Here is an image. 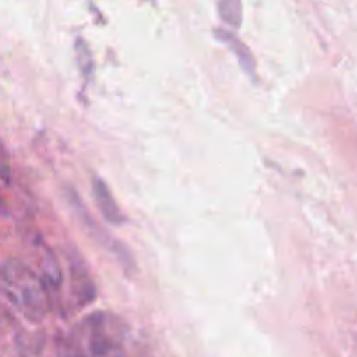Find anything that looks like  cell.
Listing matches in <instances>:
<instances>
[{
	"instance_id": "obj_6",
	"label": "cell",
	"mask_w": 357,
	"mask_h": 357,
	"mask_svg": "<svg viewBox=\"0 0 357 357\" xmlns=\"http://www.w3.org/2000/svg\"><path fill=\"white\" fill-rule=\"evenodd\" d=\"M216 37H218V40H222L223 44H225L227 47L236 54L237 61H239V65L243 66L244 72L255 79V77H257V61H255V56L253 52H251V49L248 47L244 42H241L232 31L218 30L216 31Z\"/></svg>"
},
{
	"instance_id": "obj_11",
	"label": "cell",
	"mask_w": 357,
	"mask_h": 357,
	"mask_svg": "<svg viewBox=\"0 0 357 357\" xmlns=\"http://www.w3.org/2000/svg\"><path fill=\"white\" fill-rule=\"evenodd\" d=\"M6 213H7V208H6V202H3L2 195H0V216H2V215H6Z\"/></svg>"
},
{
	"instance_id": "obj_12",
	"label": "cell",
	"mask_w": 357,
	"mask_h": 357,
	"mask_svg": "<svg viewBox=\"0 0 357 357\" xmlns=\"http://www.w3.org/2000/svg\"><path fill=\"white\" fill-rule=\"evenodd\" d=\"M105 357H121V356H117V354H114V356H110V354H108V356H105Z\"/></svg>"
},
{
	"instance_id": "obj_5",
	"label": "cell",
	"mask_w": 357,
	"mask_h": 357,
	"mask_svg": "<svg viewBox=\"0 0 357 357\" xmlns=\"http://www.w3.org/2000/svg\"><path fill=\"white\" fill-rule=\"evenodd\" d=\"M93 195L98 209H100V213L108 223H112V225H122L126 222L124 213L121 211L114 194H112L108 185L101 178H93Z\"/></svg>"
},
{
	"instance_id": "obj_9",
	"label": "cell",
	"mask_w": 357,
	"mask_h": 357,
	"mask_svg": "<svg viewBox=\"0 0 357 357\" xmlns=\"http://www.w3.org/2000/svg\"><path fill=\"white\" fill-rule=\"evenodd\" d=\"M75 52H77V61H79V68L82 72L84 79L89 80L91 73H93V56H91L89 47L82 38H77L75 42Z\"/></svg>"
},
{
	"instance_id": "obj_7",
	"label": "cell",
	"mask_w": 357,
	"mask_h": 357,
	"mask_svg": "<svg viewBox=\"0 0 357 357\" xmlns=\"http://www.w3.org/2000/svg\"><path fill=\"white\" fill-rule=\"evenodd\" d=\"M218 14L230 28H239L243 23V0H218Z\"/></svg>"
},
{
	"instance_id": "obj_2",
	"label": "cell",
	"mask_w": 357,
	"mask_h": 357,
	"mask_svg": "<svg viewBox=\"0 0 357 357\" xmlns=\"http://www.w3.org/2000/svg\"><path fill=\"white\" fill-rule=\"evenodd\" d=\"M122 342V324L107 312H94L84 317L66 337L70 357H105L114 354Z\"/></svg>"
},
{
	"instance_id": "obj_10",
	"label": "cell",
	"mask_w": 357,
	"mask_h": 357,
	"mask_svg": "<svg viewBox=\"0 0 357 357\" xmlns=\"http://www.w3.org/2000/svg\"><path fill=\"white\" fill-rule=\"evenodd\" d=\"M10 174H13V169H10V159L9 153H7L6 146L0 143V178H2L6 183L10 181Z\"/></svg>"
},
{
	"instance_id": "obj_4",
	"label": "cell",
	"mask_w": 357,
	"mask_h": 357,
	"mask_svg": "<svg viewBox=\"0 0 357 357\" xmlns=\"http://www.w3.org/2000/svg\"><path fill=\"white\" fill-rule=\"evenodd\" d=\"M72 204H73V208L77 209V213H79L80 218L84 220V223H86V225H87V229H89L91 236L96 237V239L100 241V243L103 244V246L107 248V250H110L112 255H115V257H117V260L121 261L122 268H124L126 272H129V274H131V272L135 271V261H132L131 253H129V251L126 250L124 244H121V243H119V241L112 239V237L108 236V234L105 232V230L101 229V227L98 225V223L94 222L93 218H91V215L86 211V208H84V202L79 201V199H77L73 194H72Z\"/></svg>"
},
{
	"instance_id": "obj_1",
	"label": "cell",
	"mask_w": 357,
	"mask_h": 357,
	"mask_svg": "<svg viewBox=\"0 0 357 357\" xmlns=\"http://www.w3.org/2000/svg\"><path fill=\"white\" fill-rule=\"evenodd\" d=\"M0 286L9 302L26 319L38 323L49 312V296L44 281L35 271L20 260H7L0 267Z\"/></svg>"
},
{
	"instance_id": "obj_8",
	"label": "cell",
	"mask_w": 357,
	"mask_h": 357,
	"mask_svg": "<svg viewBox=\"0 0 357 357\" xmlns=\"http://www.w3.org/2000/svg\"><path fill=\"white\" fill-rule=\"evenodd\" d=\"M42 337L38 335H30V333H21V337L17 338V349H20L21 357H38L42 351Z\"/></svg>"
},
{
	"instance_id": "obj_3",
	"label": "cell",
	"mask_w": 357,
	"mask_h": 357,
	"mask_svg": "<svg viewBox=\"0 0 357 357\" xmlns=\"http://www.w3.org/2000/svg\"><path fill=\"white\" fill-rule=\"evenodd\" d=\"M66 260H68L72 296L75 298L77 305H89V303L96 298V286H94V281L93 278H91L86 261H84V258L80 257L75 250L68 251Z\"/></svg>"
}]
</instances>
